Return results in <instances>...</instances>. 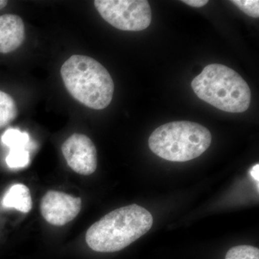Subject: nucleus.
Here are the masks:
<instances>
[{
  "instance_id": "nucleus-8",
  "label": "nucleus",
  "mask_w": 259,
  "mask_h": 259,
  "mask_svg": "<svg viewBox=\"0 0 259 259\" xmlns=\"http://www.w3.org/2000/svg\"><path fill=\"white\" fill-rule=\"evenodd\" d=\"M25 25L20 16L0 15V54L13 52L25 40Z\"/></svg>"
},
{
  "instance_id": "nucleus-12",
  "label": "nucleus",
  "mask_w": 259,
  "mask_h": 259,
  "mask_svg": "<svg viewBox=\"0 0 259 259\" xmlns=\"http://www.w3.org/2000/svg\"><path fill=\"white\" fill-rule=\"evenodd\" d=\"M30 161V152L25 148H10L6 162L12 168H24L28 166Z\"/></svg>"
},
{
  "instance_id": "nucleus-6",
  "label": "nucleus",
  "mask_w": 259,
  "mask_h": 259,
  "mask_svg": "<svg viewBox=\"0 0 259 259\" xmlns=\"http://www.w3.org/2000/svg\"><path fill=\"white\" fill-rule=\"evenodd\" d=\"M61 151L67 164L76 173L88 176L96 171V147L93 141L85 135H71L62 144Z\"/></svg>"
},
{
  "instance_id": "nucleus-7",
  "label": "nucleus",
  "mask_w": 259,
  "mask_h": 259,
  "mask_svg": "<svg viewBox=\"0 0 259 259\" xmlns=\"http://www.w3.org/2000/svg\"><path fill=\"white\" fill-rule=\"evenodd\" d=\"M81 209V199L64 192L50 190L42 198L40 212L49 224L64 226L72 221Z\"/></svg>"
},
{
  "instance_id": "nucleus-4",
  "label": "nucleus",
  "mask_w": 259,
  "mask_h": 259,
  "mask_svg": "<svg viewBox=\"0 0 259 259\" xmlns=\"http://www.w3.org/2000/svg\"><path fill=\"white\" fill-rule=\"evenodd\" d=\"M211 141L210 132L204 126L190 121H177L155 130L148 139V146L163 159L185 162L205 152Z\"/></svg>"
},
{
  "instance_id": "nucleus-11",
  "label": "nucleus",
  "mask_w": 259,
  "mask_h": 259,
  "mask_svg": "<svg viewBox=\"0 0 259 259\" xmlns=\"http://www.w3.org/2000/svg\"><path fill=\"white\" fill-rule=\"evenodd\" d=\"M2 141L10 148H28L30 139L28 133L18 129H8L2 136Z\"/></svg>"
},
{
  "instance_id": "nucleus-10",
  "label": "nucleus",
  "mask_w": 259,
  "mask_h": 259,
  "mask_svg": "<svg viewBox=\"0 0 259 259\" xmlns=\"http://www.w3.org/2000/svg\"><path fill=\"white\" fill-rule=\"evenodd\" d=\"M18 114V106L14 99L0 90V129L9 125Z\"/></svg>"
},
{
  "instance_id": "nucleus-16",
  "label": "nucleus",
  "mask_w": 259,
  "mask_h": 259,
  "mask_svg": "<svg viewBox=\"0 0 259 259\" xmlns=\"http://www.w3.org/2000/svg\"><path fill=\"white\" fill-rule=\"evenodd\" d=\"M250 175H251L252 177H253V180L257 182L258 185L259 182V165L258 163L254 165L253 167H252L251 169H250Z\"/></svg>"
},
{
  "instance_id": "nucleus-9",
  "label": "nucleus",
  "mask_w": 259,
  "mask_h": 259,
  "mask_svg": "<svg viewBox=\"0 0 259 259\" xmlns=\"http://www.w3.org/2000/svg\"><path fill=\"white\" fill-rule=\"evenodd\" d=\"M3 204L6 208H14L23 213L30 212L32 207L30 190L23 184L12 186L3 197Z\"/></svg>"
},
{
  "instance_id": "nucleus-13",
  "label": "nucleus",
  "mask_w": 259,
  "mask_h": 259,
  "mask_svg": "<svg viewBox=\"0 0 259 259\" xmlns=\"http://www.w3.org/2000/svg\"><path fill=\"white\" fill-rule=\"evenodd\" d=\"M225 259H259V250L251 245H238L228 250Z\"/></svg>"
},
{
  "instance_id": "nucleus-3",
  "label": "nucleus",
  "mask_w": 259,
  "mask_h": 259,
  "mask_svg": "<svg viewBox=\"0 0 259 259\" xmlns=\"http://www.w3.org/2000/svg\"><path fill=\"white\" fill-rule=\"evenodd\" d=\"M192 88L200 100L223 111L241 113L250 106L251 92L248 83L224 65H207L194 78Z\"/></svg>"
},
{
  "instance_id": "nucleus-15",
  "label": "nucleus",
  "mask_w": 259,
  "mask_h": 259,
  "mask_svg": "<svg viewBox=\"0 0 259 259\" xmlns=\"http://www.w3.org/2000/svg\"><path fill=\"white\" fill-rule=\"evenodd\" d=\"M182 3H185V4L190 5L191 7L193 8H202L204 5H206L208 3L207 0H183Z\"/></svg>"
},
{
  "instance_id": "nucleus-1",
  "label": "nucleus",
  "mask_w": 259,
  "mask_h": 259,
  "mask_svg": "<svg viewBox=\"0 0 259 259\" xmlns=\"http://www.w3.org/2000/svg\"><path fill=\"white\" fill-rule=\"evenodd\" d=\"M147 209L134 204L120 207L94 223L85 236L92 250L100 253L119 251L146 234L153 226Z\"/></svg>"
},
{
  "instance_id": "nucleus-14",
  "label": "nucleus",
  "mask_w": 259,
  "mask_h": 259,
  "mask_svg": "<svg viewBox=\"0 0 259 259\" xmlns=\"http://www.w3.org/2000/svg\"><path fill=\"white\" fill-rule=\"evenodd\" d=\"M245 14L252 18H258L259 1L258 0H233L231 1Z\"/></svg>"
},
{
  "instance_id": "nucleus-2",
  "label": "nucleus",
  "mask_w": 259,
  "mask_h": 259,
  "mask_svg": "<svg viewBox=\"0 0 259 259\" xmlns=\"http://www.w3.org/2000/svg\"><path fill=\"white\" fill-rule=\"evenodd\" d=\"M61 76L70 95L84 106L103 110L113 97V80L100 62L83 55H73L61 68Z\"/></svg>"
},
{
  "instance_id": "nucleus-17",
  "label": "nucleus",
  "mask_w": 259,
  "mask_h": 259,
  "mask_svg": "<svg viewBox=\"0 0 259 259\" xmlns=\"http://www.w3.org/2000/svg\"><path fill=\"white\" fill-rule=\"evenodd\" d=\"M8 2L5 0H0V10L3 9L8 5Z\"/></svg>"
},
{
  "instance_id": "nucleus-5",
  "label": "nucleus",
  "mask_w": 259,
  "mask_h": 259,
  "mask_svg": "<svg viewBox=\"0 0 259 259\" xmlns=\"http://www.w3.org/2000/svg\"><path fill=\"white\" fill-rule=\"evenodd\" d=\"M94 5L105 21L123 31L144 30L152 20L146 0H95Z\"/></svg>"
}]
</instances>
